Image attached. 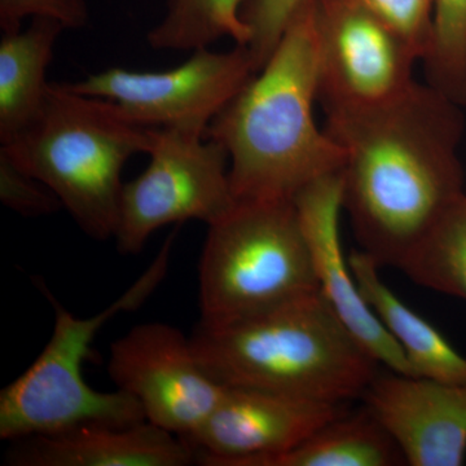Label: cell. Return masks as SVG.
<instances>
[{"label":"cell","mask_w":466,"mask_h":466,"mask_svg":"<svg viewBox=\"0 0 466 466\" xmlns=\"http://www.w3.org/2000/svg\"><path fill=\"white\" fill-rule=\"evenodd\" d=\"M108 373L139 401L147 421L188 438L216 410L225 386L202 368L191 337L174 325L144 323L110 345Z\"/></svg>","instance_id":"30bf717a"},{"label":"cell","mask_w":466,"mask_h":466,"mask_svg":"<svg viewBox=\"0 0 466 466\" xmlns=\"http://www.w3.org/2000/svg\"><path fill=\"white\" fill-rule=\"evenodd\" d=\"M318 101L317 8L303 0L262 69L208 126L228 155L236 201H294L342 173L345 152L318 127Z\"/></svg>","instance_id":"7a4b0ae2"},{"label":"cell","mask_w":466,"mask_h":466,"mask_svg":"<svg viewBox=\"0 0 466 466\" xmlns=\"http://www.w3.org/2000/svg\"><path fill=\"white\" fill-rule=\"evenodd\" d=\"M303 0H248L242 9V20L249 30L247 47L259 72Z\"/></svg>","instance_id":"7402d4cb"},{"label":"cell","mask_w":466,"mask_h":466,"mask_svg":"<svg viewBox=\"0 0 466 466\" xmlns=\"http://www.w3.org/2000/svg\"><path fill=\"white\" fill-rule=\"evenodd\" d=\"M400 269L421 287L466 300V193Z\"/></svg>","instance_id":"d6986e66"},{"label":"cell","mask_w":466,"mask_h":466,"mask_svg":"<svg viewBox=\"0 0 466 466\" xmlns=\"http://www.w3.org/2000/svg\"><path fill=\"white\" fill-rule=\"evenodd\" d=\"M175 232L131 288L108 308L79 318L43 288L55 311L50 341L25 372L0 391V438L15 441L61 433L78 426H127L147 421L139 401L127 392H104L85 381L82 368L104 324L121 312L139 309L167 274Z\"/></svg>","instance_id":"5b68a950"},{"label":"cell","mask_w":466,"mask_h":466,"mask_svg":"<svg viewBox=\"0 0 466 466\" xmlns=\"http://www.w3.org/2000/svg\"><path fill=\"white\" fill-rule=\"evenodd\" d=\"M26 17L56 20L66 29H78L88 21L85 0H0V27L3 33L21 29Z\"/></svg>","instance_id":"cb8c5ba5"},{"label":"cell","mask_w":466,"mask_h":466,"mask_svg":"<svg viewBox=\"0 0 466 466\" xmlns=\"http://www.w3.org/2000/svg\"><path fill=\"white\" fill-rule=\"evenodd\" d=\"M349 259L368 305L403 350L416 375L466 383L464 355L389 288L380 276L381 266L360 249L352 250Z\"/></svg>","instance_id":"9a60e30c"},{"label":"cell","mask_w":466,"mask_h":466,"mask_svg":"<svg viewBox=\"0 0 466 466\" xmlns=\"http://www.w3.org/2000/svg\"><path fill=\"white\" fill-rule=\"evenodd\" d=\"M428 85L466 106V0H435L433 42L425 57Z\"/></svg>","instance_id":"ffe728a7"},{"label":"cell","mask_w":466,"mask_h":466,"mask_svg":"<svg viewBox=\"0 0 466 466\" xmlns=\"http://www.w3.org/2000/svg\"><path fill=\"white\" fill-rule=\"evenodd\" d=\"M195 451L183 438L148 421L92 424L12 441L14 466H186Z\"/></svg>","instance_id":"5bb4252c"},{"label":"cell","mask_w":466,"mask_h":466,"mask_svg":"<svg viewBox=\"0 0 466 466\" xmlns=\"http://www.w3.org/2000/svg\"><path fill=\"white\" fill-rule=\"evenodd\" d=\"M462 109L417 82L383 106L325 113V131L345 152L343 210L380 266L400 269L465 195Z\"/></svg>","instance_id":"6da1fadb"},{"label":"cell","mask_w":466,"mask_h":466,"mask_svg":"<svg viewBox=\"0 0 466 466\" xmlns=\"http://www.w3.org/2000/svg\"><path fill=\"white\" fill-rule=\"evenodd\" d=\"M361 400L410 466H461L466 460V383L377 373Z\"/></svg>","instance_id":"7c38bea8"},{"label":"cell","mask_w":466,"mask_h":466,"mask_svg":"<svg viewBox=\"0 0 466 466\" xmlns=\"http://www.w3.org/2000/svg\"><path fill=\"white\" fill-rule=\"evenodd\" d=\"M66 29L56 20L34 17L25 30L0 41V142L8 143L33 121L47 95V67Z\"/></svg>","instance_id":"2e32d148"},{"label":"cell","mask_w":466,"mask_h":466,"mask_svg":"<svg viewBox=\"0 0 466 466\" xmlns=\"http://www.w3.org/2000/svg\"><path fill=\"white\" fill-rule=\"evenodd\" d=\"M247 46L214 52L193 51L186 63L167 72H133L110 67L76 84L86 96L115 103L131 121L147 127H193L208 124L256 75Z\"/></svg>","instance_id":"9c48e42d"},{"label":"cell","mask_w":466,"mask_h":466,"mask_svg":"<svg viewBox=\"0 0 466 466\" xmlns=\"http://www.w3.org/2000/svg\"><path fill=\"white\" fill-rule=\"evenodd\" d=\"M248 0H170L167 15L148 34L156 50H198L222 38L247 46L242 20Z\"/></svg>","instance_id":"ac0fdd59"},{"label":"cell","mask_w":466,"mask_h":466,"mask_svg":"<svg viewBox=\"0 0 466 466\" xmlns=\"http://www.w3.org/2000/svg\"><path fill=\"white\" fill-rule=\"evenodd\" d=\"M205 135L201 128L157 127L148 167L122 189L119 253L137 256L162 227L192 219L210 226L235 207L228 155Z\"/></svg>","instance_id":"52a82bcc"},{"label":"cell","mask_w":466,"mask_h":466,"mask_svg":"<svg viewBox=\"0 0 466 466\" xmlns=\"http://www.w3.org/2000/svg\"><path fill=\"white\" fill-rule=\"evenodd\" d=\"M342 173L325 177L297 196L294 204L311 251L319 291L367 351L391 372L417 376L403 350L385 329L359 288L343 251Z\"/></svg>","instance_id":"4fadbf2b"},{"label":"cell","mask_w":466,"mask_h":466,"mask_svg":"<svg viewBox=\"0 0 466 466\" xmlns=\"http://www.w3.org/2000/svg\"><path fill=\"white\" fill-rule=\"evenodd\" d=\"M424 61L433 42L435 0H360Z\"/></svg>","instance_id":"44dd1931"},{"label":"cell","mask_w":466,"mask_h":466,"mask_svg":"<svg viewBox=\"0 0 466 466\" xmlns=\"http://www.w3.org/2000/svg\"><path fill=\"white\" fill-rule=\"evenodd\" d=\"M346 410L348 404L225 386L216 410L184 441L202 465L266 466Z\"/></svg>","instance_id":"8fae6325"},{"label":"cell","mask_w":466,"mask_h":466,"mask_svg":"<svg viewBox=\"0 0 466 466\" xmlns=\"http://www.w3.org/2000/svg\"><path fill=\"white\" fill-rule=\"evenodd\" d=\"M406 464L400 450L364 406L343 412L308 440L266 466H395Z\"/></svg>","instance_id":"e0dca14e"},{"label":"cell","mask_w":466,"mask_h":466,"mask_svg":"<svg viewBox=\"0 0 466 466\" xmlns=\"http://www.w3.org/2000/svg\"><path fill=\"white\" fill-rule=\"evenodd\" d=\"M0 200L18 214L41 217L63 208L60 200L0 150Z\"/></svg>","instance_id":"603a6c76"},{"label":"cell","mask_w":466,"mask_h":466,"mask_svg":"<svg viewBox=\"0 0 466 466\" xmlns=\"http://www.w3.org/2000/svg\"><path fill=\"white\" fill-rule=\"evenodd\" d=\"M324 112L375 108L417 84L416 52L360 0H315Z\"/></svg>","instance_id":"ba28073f"},{"label":"cell","mask_w":466,"mask_h":466,"mask_svg":"<svg viewBox=\"0 0 466 466\" xmlns=\"http://www.w3.org/2000/svg\"><path fill=\"white\" fill-rule=\"evenodd\" d=\"M157 127L131 121L112 101L50 84L38 115L2 144L18 167L45 184L95 240L115 238L127 159L148 153Z\"/></svg>","instance_id":"277c9868"},{"label":"cell","mask_w":466,"mask_h":466,"mask_svg":"<svg viewBox=\"0 0 466 466\" xmlns=\"http://www.w3.org/2000/svg\"><path fill=\"white\" fill-rule=\"evenodd\" d=\"M198 281L205 327L238 323L317 293L294 201H236L208 226Z\"/></svg>","instance_id":"8992f818"},{"label":"cell","mask_w":466,"mask_h":466,"mask_svg":"<svg viewBox=\"0 0 466 466\" xmlns=\"http://www.w3.org/2000/svg\"><path fill=\"white\" fill-rule=\"evenodd\" d=\"M191 341L202 368L223 386L349 404L379 373V361L320 291L238 323L198 324Z\"/></svg>","instance_id":"3957f363"}]
</instances>
